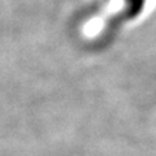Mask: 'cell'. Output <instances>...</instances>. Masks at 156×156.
<instances>
[]
</instances>
